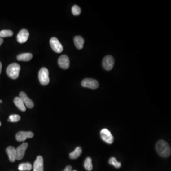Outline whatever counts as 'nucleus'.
Masks as SVG:
<instances>
[{"label": "nucleus", "instance_id": "1", "mask_svg": "<svg viewBox=\"0 0 171 171\" xmlns=\"http://www.w3.org/2000/svg\"><path fill=\"white\" fill-rule=\"evenodd\" d=\"M156 150L158 154L163 157H168L171 155V147L165 141L161 140L157 142Z\"/></svg>", "mask_w": 171, "mask_h": 171}, {"label": "nucleus", "instance_id": "2", "mask_svg": "<svg viewBox=\"0 0 171 171\" xmlns=\"http://www.w3.org/2000/svg\"><path fill=\"white\" fill-rule=\"evenodd\" d=\"M20 67L19 64L17 63L11 64L6 69V73L10 78L16 80L19 76Z\"/></svg>", "mask_w": 171, "mask_h": 171}, {"label": "nucleus", "instance_id": "3", "mask_svg": "<svg viewBox=\"0 0 171 171\" xmlns=\"http://www.w3.org/2000/svg\"><path fill=\"white\" fill-rule=\"evenodd\" d=\"M49 72L46 68H42L39 72V79L41 84L46 86L50 82Z\"/></svg>", "mask_w": 171, "mask_h": 171}, {"label": "nucleus", "instance_id": "4", "mask_svg": "<svg viewBox=\"0 0 171 171\" xmlns=\"http://www.w3.org/2000/svg\"><path fill=\"white\" fill-rule=\"evenodd\" d=\"M81 85L85 88L95 90L98 88L99 83L98 81L92 78H86L81 82Z\"/></svg>", "mask_w": 171, "mask_h": 171}, {"label": "nucleus", "instance_id": "5", "mask_svg": "<svg viewBox=\"0 0 171 171\" xmlns=\"http://www.w3.org/2000/svg\"><path fill=\"white\" fill-rule=\"evenodd\" d=\"M50 45L53 51L57 53H61L63 51V46L58 39L55 37L51 38L50 41Z\"/></svg>", "mask_w": 171, "mask_h": 171}, {"label": "nucleus", "instance_id": "6", "mask_svg": "<svg viewBox=\"0 0 171 171\" xmlns=\"http://www.w3.org/2000/svg\"><path fill=\"white\" fill-rule=\"evenodd\" d=\"M101 138L107 144H111L114 142V138L112 134L106 128L103 129L100 131Z\"/></svg>", "mask_w": 171, "mask_h": 171}, {"label": "nucleus", "instance_id": "7", "mask_svg": "<svg viewBox=\"0 0 171 171\" xmlns=\"http://www.w3.org/2000/svg\"><path fill=\"white\" fill-rule=\"evenodd\" d=\"M115 60L114 58L111 55H107L104 58L102 61L103 68L106 70H111L114 66Z\"/></svg>", "mask_w": 171, "mask_h": 171}, {"label": "nucleus", "instance_id": "8", "mask_svg": "<svg viewBox=\"0 0 171 171\" xmlns=\"http://www.w3.org/2000/svg\"><path fill=\"white\" fill-rule=\"evenodd\" d=\"M28 147V144L27 142H24L20 146H19L16 149V159L20 160L24 158L26 150Z\"/></svg>", "mask_w": 171, "mask_h": 171}, {"label": "nucleus", "instance_id": "9", "mask_svg": "<svg viewBox=\"0 0 171 171\" xmlns=\"http://www.w3.org/2000/svg\"><path fill=\"white\" fill-rule=\"evenodd\" d=\"M34 136L33 133L32 132L20 131L16 135V139L19 142H23L27 138H31Z\"/></svg>", "mask_w": 171, "mask_h": 171}, {"label": "nucleus", "instance_id": "10", "mask_svg": "<svg viewBox=\"0 0 171 171\" xmlns=\"http://www.w3.org/2000/svg\"><path fill=\"white\" fill-rule=\"evenodd\" d=\"M29 37V33L26 29H23L20 31L17 36V41L20 43H24L27 42Z\"/></svg>", "mask_w": 171, "mask_h": 171}, {"label": "nucleus", "instance_id": "11", "mask_svg": "<svg viewBox=\"0 0 171 171\" xmlns=\"http://www.w3.org/2000/svg\"><path fill=\"white\" fill-rule=\"evenodd\" d=\"M20 98L23 101L24 104L26 105L28 108L31 109V108H33V102L30 98L27 96L25 93L24 92H21L20 93Z\"/></svg>", "mask_w": 171, "mask_h": 171}, {"label": "nucleus", "instance_id": "12", "mask_svg": "<svg viewBox=\"0 0 171 171\" xmlns=\"http://www.w3.org/2000/svg\"><path fill=\"white\" fill-rule=\"evenodd\" d=\"M58 64L61 68L67 69L69 67V59L66 55H62L59 59Z\"/></svg>", "mask_w": 171, "mask_h": 171}, {"label": "nucleus", "instance_id": "13", "mask_svg": "<svg viewBox=\"0 0 171 171\" xmlns=\"http://www.w3.org/2000/svg\"><path fill=\"white\" fill-rule=\"evenodd\" d=\"M43 159L42 156H38L33 164V171H43Z\"/></svg>", "mask_w": 171, "mask_h": 171}, {"label": "nucleus", "instance_id": "14", "mask_svg": "<svg viewBox=\"0 0 171 171\" xmlns=\"http://www.w3.org/2000/svg\"><path fill=\"white\" fill-rule=\"evenodd\" d=\"M6 151L10 161L11 162H15L16 160V149L14 147L12 146L8 147L6 148Z\"/></svg>", "mask_w": 171, "mask_h": 171}, {"label": "nucleus", "instance_id": "15", "mask_svg": "<svg viewBox=\"0 0 171 171\" xmlns=\"http://www.w3.org/2000/svg\"><path fill=\"white\" fill-rule=\"evenodd\" d=\"M75 45L77 49L81 50L83 47L84 40L81 36H77L74 38Z\"/></svg>", "mask_w": 171, "mask_h": 171}, {"label": "nucleus", "instance_id": "16", "mask_svg": "<svg viewBox=\"0 0 171 171\" xmlns=\"http://www.w3.org/2000/svg\"><path fill=\"white\" fill-rule=\"evenodd\" d=\"M33 58V54L30 53H24L19 54L17 57V59L19 61H30Z\"/></svg>", "mask_w": 171, "mask_h": 171}, {"label": "nucleus", "instance_id": "17", "mask_svg": "<svg viewBox=\"0 0 171 171\" xmlns=\"http://www.w3.org/2000/svg\"><path fill=\"white\" fill-rule=\"evenodd\" d=\"M14 104L20 111L24 112L26 111L25 106L20 97H16L13 100Z\"/></svg>", "mask_w": 171, "mask_h": 171}, {"label": "nucleus", "instance_id": "18", "mask_svg": "<svg viewBox=\"0 0 171 171\" xmlns=\"http://www.w3.org/2000/svg\"><path fill=\"white\" fill-rule=\"evenodd\" d=\"M82 148L81 147H78L76 148L73 152L69 154V157L72 159H76L78 158L81 155Z\"/></svg>", "mask_w": 171, "mask_h": 171}, {"label": "nucleus", "instance_id": "19", "mask_svg": "<svg viewBox=\"0 0 171 171\" xmlns=\"http://www.w3.org/2000/svg\"><path fill=\"white\" fill-rule=\"evenodd\" d=\"M32 166L31 163H21L18 167V169L20 171H29L32 170Z\"/></svg>", "mask_w": 171, "mask_h": 171}, {"label": "nucleus", "instance_id": "20", "mask_svg": "<svg viewBox=\"0 0 171 171\" xmlns=\"http://www.w3.org/2000/svg\"><path fill=\"white\" fill-rule=\"evenodd\" d=\"M84 165L85 168L86 170H88V171H91V170H92V159L90 157H88L86 159L84 164Z\"/></svg>", "mask_w": 171, "mask_h": 171}, {"label": "nucleus", "instance_id": "21", "mask_svg": "<svg viewBox=\"0 0 171 171\" xmlns=\"http://www.w3.org/2000/svg\"><path fill=\"white\" fill-rule=\"evenodd\" d=\"M13 34V32L11 30H5L0 31V37L2 38L11 37Z\"/></svg>", "mask_w": 171, "mask_h": 171}, {"label": "nucleus", "instance_id": "22", "mask_svg": "<svg viewBox=\"0 0 171 171\" xmlns=\"http://www.w3.org/2000/svg\"><path fill=\"white\" fill-rule=\"evenodd\" d=\"M109 163L110 164L115 166L116 168H119L121 167V164L120 162H118L116 158L115 157H111L109 160Z\"/></svg>", "mask_w": 171, "mask_h": 171}, {"label": "nucleus", "instance_id": "23", "mask_svg": "<svg viewBox=\"0 0 171 171\" xmlns=\"http://www.w3.org/2000/svg\"><path fill=\"white\" fill-rule=\"evenodd\" d=\"M81 9L77 5H74L72 7V14H73L74 15H79L81 13Z\"/></svg>", "mask_w": 171, "mask_h": 171}, {"label": "nucleus", "instance_id": "24", "mask_svg": "<svg viewBox=\"0 0 171 171\" xmlns=\"http://www.w3.org/2000/svg\"><path fill=\"white\" fill-rule=\"evenodd\" d=\"M20 117L18 115H11L9 117L8 121L11 122H17L20 121Z\"/></svg>", "mask_w": 171, "mask_h": 171}, {"label": "nucleus", "instance_id": "25", "mask_svg": "<svg viewBox=\"0 0 171 171\" xmlns=\"http://www.w3.org/2000/svg\"><path fill=\"white\" fill-rule=\"evenodd\" d=\"M72 167L70 165L67 166L63 171H72Z\"/></svg>", "mask_w": 171, "mask_h": 171}, {"label": "nucleus", "instance_id": "26", "mask_svg": "<svg viewBox=\"0 0 171 171\" xmlns=\"http://www.w3.org/2000/svg\"><path fill=\"white\" fill-rule=\"evenodd\" d=\"M3 42V39L0 37V46H1V45H2V43Z\"/></svg>", "mask_w": 171, "mask_h": 171}, {"label": "nucleus", "instance_id": "27", "mask_svg": "<svg viewBox=\"0 0 171 171\" xmlns=\"http://www.w3.org/2000/svg\"><path fill=\"white\" fill-rule=\"evenodd\" d=\"M2 69V64L1 62H0V74L1 73Z\"/></svg>", "mask_w": 171, "mask_h": 171}, {"label": "nucleus", "instance_id": "28", "mask_svg": "<svg viewBox=\"0 0 171 171\" xmlns=\"http://www.w3.org/2000/svg\"><path fill=\"white\" fill-rule=\"evenodd\" d=\"M0 103H2V100H0Z\"/></svg>", "mask_w": 171, "mask_h": 171}, {"label": "nucleus", "instance_id": "29", "mask_svg": "<svg viewBox=\"0 0 171 171\" xmlns=\"http://www.w3.org/2000/svg\"><path fill=\"white\" fill-rule=\"evenodd\" d=\"M1 125V122H0V126Z\"/></svg>", "mask_w": 171, "mask_h": 171}, {"label": "nucleus", "instance_id": "30", "mask_svg": "<svg viewBox=\"0 0 171 171\" xmlns=\"http://www.w3.org/2000/svg\"><path fill=\"white\" fill-rule=\"evenodd\" d=\"M76 171V170H74V171Z\"/></svg>", "mask_w": 171, "mask_h": 171}]
</instances>
